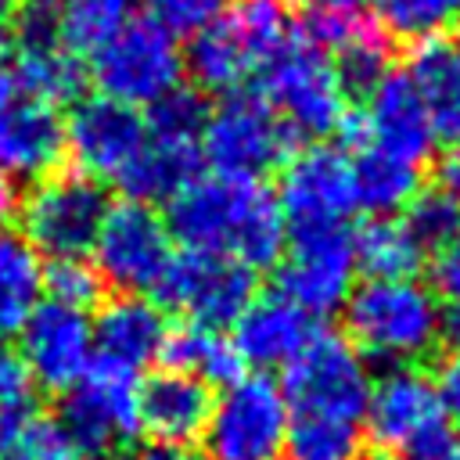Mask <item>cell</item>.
I'll use <instances>...</instances> for the list:
<instances>
[{
	"label": "cell",
	"instance_id": "47",
	"mask_svg": "<svg viewBox=\"0 0 460 460\" xmlns=\"http://www.w3.org/2000/svg\"><path fill=\"white\" fill-rule=\"evenodd\" d=\"M22 93H18V79H14V68L0 58V111H7L14 101H18Z\"/></svg>",
	"mask_w": 460,
	"mask_h": 460
},
{
	"label": "cell",
	"instance_id": "24",
	"mask_svg": "<svg viewBox=\"0 0 460 460\" xmlns=\"http://www.w3.org/2000/svg\"><path fill=\"white\" fill-rule=\"evenodd\" d=\"M43 302V262L22 234L0 230V341L14 338Z\"/></svg>",
	"mask_w": 460,
	"mask_h": 460
},
{
	"label": "cell",
	"instance_id": "26",
	"mask_svg": "<svg viewBox=\"0 0 460 460\" xmlns=\"http://www.w3.org/2000/svg\"><path fill=\"white\" fill-rule=\"evenodd\" d=\"M352 255L356 270H363L367 280H413V273L424 262V248L410 237L402 219L392 216L363 223L352 234Z\"/></svg>",
	"mask_w": 460,
	"mask_h": 460
},
{
	"label": "cell",
	"instance_id": "48",
	"mask_svg": "<svg viewBox=\"0 0 460 460\" xmlns=\"http://www.w3.org/2000/svg\"><path fill=\"white\" fill-rule=\"evenodd\" d=\"M442 338L453 345V352H460V309H453V313L442 320Z\"/></svg>",
	"mask_w": 460,
	"mask_h": 460
},
{
	"label": "cell",
	"instance_id": "17",
	"mask_svg": "<svg viewBox=\"0 0 460 460\" xmlns=\"http://www.w3.org/2000/svg\"><path fill=\"white\" fill-rule=\"evenodd\" d=\"M147 144V122L140 108L119 104L111 97L75 101L65 122V151H72L75 165L90 180H119L126 165Z\"/></svg>",
	"mask_w": 460,
	"mask_h": 460
},
{
	"label": "cell",
	"instance_id": "1",
	"mask_svg": "<svg viewBox=\"0 0 460 460\" xmlns=\"http://www.w3.org/2000/svg\"><path fill=\"white\" fill-rule=\"evenodd\" d=\"M165 223L187 252L230 255L248 270L280 262L288 244L280 205L262 180L198 172L165 201Z\"/></svg>",
	"mask_w": 460,
	"mask_h": 460
},
{
	"label": "cell",
	"instance_id": "44",
	"mask_svg": "<svg viewBox=\"0 0 460 460\" xmlns=\"http://www.w3.org/2000/svg\"><path fill=\"white\" fill-rule=\"evenodd\" d=\"M438 395L449 417H460V352H453L438 374Z\"/></svg>",
	"mask_w": 460,
	"mask_h": 460
},
{
	"label": "cell",
	"instance_id": "34",
	"mask_svg": "<svg viewBox=\"0 0 460 460\" xmlns=\"http://www.w3.org/2000/svg\"><path fill=\"white\" fill-rule=\"evenodd\" d=\"M381 25L406 40H435L446 36L460 22V0H370Z\"/></svg>",
	"mask_w": 460,
	"mask_h": 460
},
{
	"label": "cell",
	"instance_id": "5",
	"mask_svg": "<svg viewBox=\"0 0 460 460\" xmlns=\"http://www.w3.org/2000/svg\"><path fill=\"white\" fill-rule=\"evenodd\" d=\"M374 377L359 349L334 331H316L309 345L284 367V399L291 417H323L363 424Z\"/></svg>",
	"mask_w": 460,
	"mask_h": 460
},
{
	"label": "cell",
	"instance_id": "12",
	"mask_svg": "<svg viewBox=\"0 0 460 460\" xmlns=\"http://www.w3.org/2000/svg\"><path fill=\"white\" fill-rule=\"evenodd\" d=\"M155 295L162 309H176L187 323L226 331L255 298V270L230 255L183 248L172 255Z\"/></svg>",
	"mask_w": 460,
	"mask_h": 460
},
{
	"label": "cell",
	"instance_id": "10",
	"mask_svg": "<svg viewBox=\"0 0 460 460\" xmlns=\"http://www.w3.org/2000/svg\"><path fill=\"white\" fill-rule=\"evenodd\" d=\"M18 212L22 237L36 255L50 262L86 259L108 212V194L97 180L83 172H50L25 194Z\"/></svg>",
	"mask_w": 460,
	"mask_h": 460
},
{
	"label": "cell",
	"instance_id": "46",
	"mask_svg": "<svg viewBox=\"0 0 460 460\" xmlns=\"http://www.w3.org/2000/svg\"><path fill=\"white\" fill-rule=\"evenodd\" d=\"M18 205H22V201H18V187H14V180L0 169V230L11 223V216L18 212Z\"/></svg>",
	"mask_w": 460,
	"mask_h": 460
},
{
	"label": "cell",
	"instance_id": "13",
	"mask_svg": "<svg viewBox=\"0 0 460 460\" xmlns=\"http://www.w3.org/2000/svg\"><path fill=\"white\" fill-rule=\"evenodd\" d=\"M277 270V295L295 302L302 313L331 316L345 309L356 280V255L349 226L334 230H295L288 234Z\"/></svg>",
	"mask_w": 460,
	"mask_h": 460
},
{
	"label": "cell",
	"instance_id": "51",
	"mask_svg": "<svg viewBox=\"0 0 460 460\" xmlns=\"http://www.w3.org/2000/svg\"><path fill=\"white\" fill-rule=\"evenodd\" d=\"M438 460H460V449H449L446 456H438Z\"/></svg>",
	"mask_w": 460,
	"mask_h": 460
},
{
	"label": "cell",
	"instance_id": "11",
	"mask_svg": "<svg viewBox=\"0 0 460 460\" xmlns=\"http://www.w3.org/2000/svg\"><path fill=\"white\" fill-rule=\"evenodd\" d=\"M137 377L93 363L68 392H61L58 424L86 460H111L140 435Z\"/></svg>",
	"mask_w": 460,
	"mask_h": 460
},
{
	"label": "cell",
	"instance_id": "33",
	"mask_svg": "<svg viewBox=\"0 0 460 460\" xmlns=\"http://www.w3.org/2000/svg\"><path fill=\"white\" fill-rule=\"evenodd\" d=\"M359 424L323 420V417H291L284 456L288 460H359Z\"/></svg>",
	"mask_w": 460,
	"mask_h": 460
},
{
	"label": "cell",
	"instance_id": "32",
	"mask_svg": "<svg viewBox=\"0 0 460 460\" xmlns=\"http://www.w3.org/2000/svg\"><path fill=\"white\" fill-rule=\"evenodd\" d=\"M226 22H230L234 36L241 40L252 68H262L277 50H284L291 43L284 0H234Z\"/></svg>",
	"mask_w": 460,
	"mask_h": 460
},
{
	"label": "cell",
	"instance_id": "2",
	"mask_svg": "<svg viewBox=\"0 0 460 460\" xmlns=\"http://www.w3.org/2000/svg\"><path fill=\"white\" fill-rule=\"evenodd\" d=\"M442 309L431 288L417 280H367L345 302L349 341L367 359L413 367L442 338Z\"/></svg>",
	"mask_w": 460,
	"mask_h": 460
},
{
	"label": "cell",
	"instance_id": "43",
	"mask_svg": "<svg viewBox=\"0 0 460 460\" xmlns=\"http://www.w3.org/2000/svg\"><path fill=\"white\" fill-rule=\"evenodd\" d=\"M126 460H208L205 449L183 446V442H144Z\"/></svg>",
	"mask_w": 460,
	"mask_h": 460
},
{
	"label": "cell",
	"instance_id": "35",
	"mask_svg": "<svg viewBox=\"0 0 460 460\" xmlns=\"http://www.w3.org/2000/svg\"><path fill=\"white\" fill-rule=\"evenodd\" d=\"M334 54H338L334 65H338V72H341V79H345L349 90L356 86V90L367 93L370 86H377L388 75V47H385V36H381V29H374L367 22H359L352 29V36Z\"/></svg>",
	"mask_w": 460,
	"mask_h": 460
},
{
	"label": "cell",
	"instance_id": "21",
	"mask_svg": "<svg viewBox=\"0 0 460 460\" xmlns=\"http://www.w3.org/2000/svg\"><path fill=\"white\" fill-rule=\"evenodd\" d=\"M65 155V122L58 108L40 101H14L0 111V169L14 180H43Z\"/></svg>",
	"mask_w": 460,
	"mask_h": 460
},
{
	"label": "cell",
	"instance_id": "23",
	"mask_svg": "<svg viewBox=\"0 0 460 460\" xmlns=\"http://www.w3.org/2000/svg\"><path fill=\"white\" fill-rule=\"evenodd\" d=\"M198 165H201L198 144L162 140V137L147 133V144L126 165V172L115 180V187H122V194L129 201H144V205L169 201L187 180L198 176Z\"/></svg>",
	"mask_w": 460,
	"mask_h": 460
},
{
	"label": "cell",
	"instance_id": "29",
	"mask_svg": "<svg viewBox=\"0 0 460 460\" xmlns=\"http://www.w3.org/2000/svg\"><path fill=\"white\" fill-rule=\"evenodd\" d=\"M162 359L172 370L201 377L205 385H230L241 377V359L234 352V341L223 331L198 323H183L180 331H169Z\"/></svg>",
	"mask_w": 460,
	"mask_h": 460
},
{
	"label": "cell",
	"instance_id": "41",
	"mask_svg": "<svg viewBox=\"0 0 460 460\" xmlns=\"http://www.w3.org/2000/svg\"><path fill=\"white\" fill-rule=\"evenodd\" d=\"M431 291L435 298H446L453 309H460V234L431 255Z\"/></svg>",
	"mask_w": 460,
	"mask_h": 460
},
{
	"label": "cell",
	"instance_id": "6",
	"mask_svg": "<svg viewBox=\"0 0 460 460\" xmlns=\"http://www.w3.org/2000/svg\"><path fill=\"white\" fill-rule=\"evenodd\" d=\"M291 410L270 374H241L212 399L201 431L208 460H280Z\"/></svg>",
	"mask_w": 460,
	"mask_h": 460
},
{
	"label": "cell",
	"instance_id": "49",
	"mask_svg": "<svg viewBox=\"0 0 460 460\" xmlns=\"http://www.w3.org/2000/svg\"><path fill=\"white\" fill-rule=\"evenodd\" d=\"M14 11H18V0H0V29H4V22H7Z\"/></svg>",
	"mask_w": 460,
	"mask_h": 460
},
{
	"label": "cell",
	"instance_id": "31",
	"mask_svg": "<svg viewBox=\"0 0 460 460\" xmlns=\"http://www.w3.org/2000/svg\"><path fill=\"white\" fill-rule=\"evenodd\" d=\"M137 4L140 0H65L58 11V40L72 54H93L133 18Z\"/></svg>",
	"mask_w": 460,
	"mask_h": 460
},
{
	"label": "cell",
	"instance_id": "3",
	"mask_svg": "<svg viewBox=\"0 0 460 460\" xmlns=\"http://www.w3.org/2000/svg\"><path fill=\"white\" fill-rule=\"evenodd\" d=\"M259 97L284 122L291 140H323L349 122V86L334 58L309 40H291L262 65Z\"/></svg>",
	"mask_w": 460,
	"mask_h": 460
},
{
	"label": "cell",
	"instance_id": "40",
	"mask_svg": "<svg viewBox=\"0 0 460 460\" xmlns=\"http://www.w3.org/2000/svg\"><path fill=\"white\" fill-rule=\"evenodd\" d=\"M32 406V377L18 356V349H11L7 341H0V413Z\"/></svg>",
	"mask_w": 460,
	"mask_h": 460
},
{
	"label": "cell",
	"instance_id": "36",
	"mask_svg": "<svg viewBox=\"0 0 460 460\" xmlns=\"http://www.w3.org/2000/svg\"><path fill=\"white\" fill-rule=\"evenodd\" d=\"M205 119H208L205 97H201L198 90H190V86L169 90V93H165L162 101H155V104L147 108V115H144L151 137L180 140V144H198Z\"/></svg>",
	"mask_w": 460,
	"mask_h": 460
},
{
	"label": "cell",
	"instance_id": "39",
	"mask_svg": "<svg viewBox=\"0 0 460 460\" xmlns=\"http://www.w3.org/2000/svg\"><path fill=\"white\" fill-rule=\"evenodd\" d=\"M230 4L234 0H147L151 7L147 18H155L172 36H194L212 22H219L230 11Z\"/></svg>",
	"mask_w": 460,
	"mask_h": 460
},
{
	"label": "cell",
	"instance_id": "50",
	"mask_svg": "<svg viewBox=\"0 0 460 460\" xmlns=\"http://www.w3.org/2000/svg\"><path fill=\"white\" fill-rule=\"evenodd\" d=\"M32 4H40V7H47V11H54V14L65 7V0H32Z\"/></svg>",
	"mask_w": 460,
	"mask_h": 460
},
{
	"label": "cell",
	"instance_id": "16",
	"mask_svg": "<svg viewBox=\"0 0 460 460\" xmlns=\"http://www.w3.org/2000/svg\"><path fill=\"white\" fill-rule=\"evenodd\" d=\"M345 129L359 140V147L402 158L417 169L435 151L431 119H428L413 83L406 79V72H388L377 86H370L363 111L349 115Z\"/></svg>",
	"mask_w": 460,
	"mask_h": 460
},
{
	"label": "cell",
	"instance_id": "22",
	"mask_svg": "<svg viewBox=\"0 0 460 460\" xmlns=\"http://www.w3.org/2000/svg\"><path fill=\"white\" fill-rule=\"evenodd\" d=\"M406 79L413 83L435 137L460 144V43L449 36L417 43Z\"/></svg>",
	"mask_w": 460,
	"mask_h": 460
},
{
	"label": "cell",
	"instance_id": "30",
	"mask_svg": "<svg viewBox=\"0 0 460 460\" xmlns=\"http://www.w3.org/2000/svg\"><path fill=\"white\" fill-rule=\"evenodd\" d=\"M0 460H86L58 417L22 406L0 413Z\"/></svg>",
	"mask_w": 460,
	"mask_h": 460
},
{
	"label": "cell",
	"instance_id": "42",
	"mask_svg": "<svg viewBox=\"0 0 460 460\" xmlns=\"http://www.w3.org/2000/svg\"><path fill=\"white\" fill-rule=\"evenodd\" d=\"M435 180H438V194L460 212V144H453V147L438 158Z\"/></svg>",
	"mask_w": 460,
	"mask_h": 460
},
{
	"label": "cell",
	"instance_id": "8",
	"mask_svg": "<svg viewBox=\"0 0 460 460\" xmlns=\"http://www.w3.org/2000/svg\"><path fill=\"white\" fill-rule=\"evenodd\" d=\"M291 133L259 93L234 90L205 119L198 151L212 172L230 180H262L288 162Z\"/></svg>",
	"mask_w": 460,
	"mask_h": 460
},
{
	"label": "cell",
	"instance_id": "15",
	"mask_svg": "<svg viewBox=\"0 0 460 460\" xmlns=\"http://www.w3.org/2000/svg\"><path fill=\"white\" fill-rule=\"evenodd\" d=\"M18 356L32 377L50 392H68L93 367V331L83 309L43 298L18 331Z\"/></svg>",
	"mask_w": 460,
	"mask_h": 460
},
{
	"label": "cell",
	"instance_id": "37",
	"mask_svg": "<svg viewBox=\"0 0 460 460\" xmlns=\"http://www.w3.org/2000/svg\"><path fill=\"white\" fill-rule=\"evenodd\" d=\"M402 226L424 252H438L460 234V212L438 190H417V198L402 208Z\"/></svg>",
	"mask_w": 460,
	"mask_h": 460
},
{
	"label": "cell",
	"instance_id": "14",
	"mask_svg": "<svg viewBox=\"0 0 460 460\" xmlns=\"http://www.w3.org/2000/svg\"><path fill=\"white\" fill-rule=\"evenodd\" d=\"M273 198L280 205L288 234L349 226L356 212L352 162L327 144L302 147L280 165V183Z\"/></svg>",
	"mask_w": 460,
	"mask_h": 460
},
{
	"label": "cell",
	"instance_id": "7",
	"mask_svg": "<svg viewBox=\"0 0 460 460\" xmlns=\"http://www.w3.org/2000/svg\"><path fill=\"white\" fill-rule=\"evenodd\" d=\"M183 54L176 36L165 32L155 18H129L115 36H108L90 54V79L101 97L140 108L162 101L180 86Z\"/></svg>",
	"mask_w": 460,
	"mask_h": 460
},
{
	"label": "cell",
	"instance_id": "38",
	"mask_svg": "<svg viewBox=\"0 0 460 460\" xmlns=\"http://www.w3.org/2000/svg\"><path fill=\"white\" fill-rule=\"evenodd\" d=\"M43 291L50 302H61V305L86 313V305L101 302L104 280L90 259H54L43 266Z\"/></svg>",
	"mask_w": 460,
	"mask_h": 460
},
{
	"label": "cell",
	"instance_id": "20",
	"mask_svg": "<svg viewBox=\"0 0 460 460\" xmlns=\"http://www.w3.org/2000/svg\"><path fill=\"white\" fill-rule=\"evenodd\" d=\"M212 385H205L194 374L183 370H155L137 388V410H140V431L151 435V442H183L194 446L201 438L208 413H212Z\"/></svg>",
	"mask_w": 460,
	"mask_h": 460
},
{
	"label": "cell",
	"instance_id": "19",
	"mask_svg": "<svg viewBox=\"0 0 460 460\" xmlns=\"http://www.w3.org/2000/svg\"><path fill=\"white\" fill-rule=\"evenodd\" d=\"M316 320L302 313L284 295H255L252 305L234 323V352L241 367H255V374L288 367L316 334Z\"/></svg>",
	"mask_w": 460,
	"mask_h": 460
},
{
	"label": "cell",
	"instance_id": "27",
	"mask_svg": "<svg viewBox=\"0 0 460 460\" xmlns=\"http://www.w3.org/2000/svg\"><path fill=\"white\" fill-rule=\"evenodd\" d=\"M349 162H352L356 208H367L374 216L402 212L417 198V190H420V169L402 162V158L359 147V155L349 158Z\"/></svg>",
	"mask_w": 460,
	"mask_h": 460
},
{
	"label": "cell",
	"instance_id": "28",
	"mask_svg": "<svg viewBox=\"0 0 460 460\" xmlns=\"http://www.w3.org/2000/svg\"><path fill=\"white\" fill-rule=\"evenodd\" d=\"M14 79H18V93L25 101H40V104H65L75 101L83 93L86 72L79 65V58L58 43L47 47H22V54L14 58Z\"/></svg>",
	"mask_w": 460,
	"mask_h": 460
},
{
	"label": "cell",
	"instance_id": "25",
	"mask_svg": "<svg viewBox=\"0 0 460 460\" xmlns=\"http://www.w3.org/2000/svg\"><path fill=\"white\" fill-rule=\"evenodd\" d=\"M183 68L190 72L198 93L205 90V93H223L226 97L244 83V75L252 72V61L244 54L241 40L234 36L226 14L219 22H212L208 29L190 36V47L183 54Z\"/></svg>",
	"mask_w": 460,
	"mask_h": 460
},
{
	"label": "cell",
	"instance_id": "4",
	"mask_svg": "<svg viewBox=\"0 0 460 460\" xmlns=\"http://www.w3.org/2000/svg\"><path fill=\"white\" fill-rule=\"evenodd\" d=\"M363 424L370 442L399 460H438L453 449L438 385L420 367H388L370 388Z\"/></svg>",
	"mask_w": 460,
	"mask_h": 460
},
{
	"label": "cell",
	"instance_id": "18",
	"mask_svg": "<svg viewBox=\"0 0 460 460\" xmlns=\"http://www.w3.org/2000/svg\"><path fill=\"white\" fill-rule=\"evenodd\" d=\"M93 331V363L122 374H140L162 359L169 341V316L151 295H115L101 302L90 320Z\"/></svg>",
	"mask_w": 460,
	"mask_h": 460
},
{
	"label": "cell",
	"instance_id": "9",
	"mask_svg": "<svg viewBox=\"0 0 460 460\" xmlns=\"http://www.w3.org/2000/svg\"><path fill=\"white\" fill-rule=\"evenodd\" d=\"M90 252L93 270L119 295H155L176 255L165 216L129 198L108 205Z\"/></svg>",
	"mask_w": 460,
	"mask_h": 460
},
{
	"label": "cell",
	"instance_id": "45",
	"mask_svg": "<svg viewBox=\"0 0 460 460\" xmlns=\"http://www.w3.org/2000/svg\"><path fill=\"white\" fill-rule=\"evenodd\" d=\"M309 18H349L359 14L363 0H295Z\"/></svg>",
	"mask_w": 460,
	"mask_h": 460
}]
</instances>
